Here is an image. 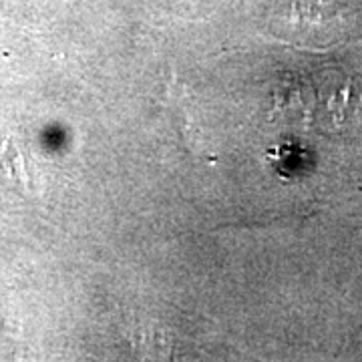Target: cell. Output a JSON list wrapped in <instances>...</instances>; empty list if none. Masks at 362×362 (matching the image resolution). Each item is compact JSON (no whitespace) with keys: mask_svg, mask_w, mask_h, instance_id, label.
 <instances>
[{"mask_svg":"<svg viewBox=\"0 0 362 362\" xmlns=\"http://www.w3.org/2000/svg\"><path fill=\"white\" fill-rule=\"evenodd\" d=\"M349 0H288V21L300 33H326L338 25Z\"/></svg>","mask_w":362,"mask_h":362,"instance_id":"1","label":"cell"}]
</instances>
